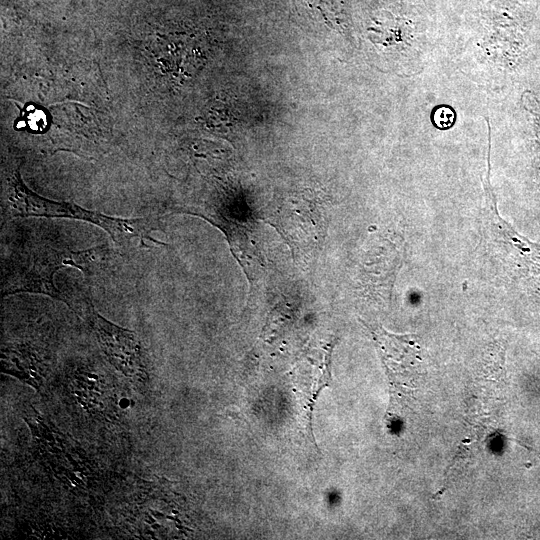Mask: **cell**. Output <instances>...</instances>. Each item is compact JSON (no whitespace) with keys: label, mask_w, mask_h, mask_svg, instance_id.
<instances>
[{"label":"cell","mask_w":540,"mask_h":540,"mask_svg":"<svg viewBox=\"0 0 540 540\" xmlns=\"http://www.w3.org/2000/svg\"><path fill=\"white\" fill-rule=\"evenodd\" d=\"M2 363L3 371L39 389L43 382L44 369L37 354L29 347L3 350Z\"/></svg>","instance_id":"6"},{"label":"cell","mask_w":540,"mask_h":540,"mask_svg":"<svg viewBox=\"0 0 540 540\" xmlns=\"http://www.w3.org/2000/svg\"><path fill=\"white\" fill-rule=\"evenodd\" d=\"M2 215L5 220L16 217H46L89 222L105 230L115 243L123 247L135 239L146 248L149 247V242L165 245L151 235L159 223L156 217H112L87 210L75 203L47 199L34 193L23 183L18 169L6 179Z\"/></svg>","instance_id":"2"},{"label":"cell","mask_w":540,"mask_h":540,"mask_svg":"<svg viewBox=\"0 0 540 540\" xmlns=\"http://www.w3.org/2000/svg\"><path fill=\"white\" fill-rule=\"evenodd\" d=\"M307 5L317 10L326 25L343 32L348 27V2L350 0H305Z\"/></svg>","instance_id":"7"},{"label":"cell","mask_w":540,"mask_h":540,"mask_svg":"<svg viewBox=\"0 0 540 540\" xmlns=\"http://www.w3.org/2000/svg\"><path fill=\"white\" fill-rule=\"evenodd\" d=\"M169 504L167 496L161 498L157 495V489H149L147 496L135 497L128 518L141 534L157 538L158 535H165L168 532L166 527L176 520L173 513L177 511Z\"/></svg>","instance_id":"5"},{"label":"cell","mask_w":540,"mask_h":540,"mask_svg":"<svg viewBox=\"0 0 540 540\" xmlns=\"http://www.w3.org/2000/svg\"><path fill=\"white\" fill-rule=\"evenodd\" d=\"M381 354L391 385V400L400 393L401 386L407 385L404 375L417 365L421 358L420 349L410 335L388 333L382 327H369Z\"/></svg>","instance_id":"4"},{"label":"cell","mask_w":540,"mask_h":540,"mask_svg":"<svg viewBox=\"0 0 540 540\" xmlns=\"http://www.w3.org/2000/svg\"><path fill=\"white\" fill-rule=\"evenodd\" d=\"M109 260L107 245L79 251L61 249L44 242L23 246L7 262L1 293L3 297L17 293L43 294L64 302L73 310L72 302L54 283L57 271L74 267L90 280L100 274Z\"/></svg>","instance_id":"1"},{"label":"cell","mask_w":540,"mask_h":540,"mask_svg":"<svg viewBox=\"0 0 540 540\" xmlns=\"http://www.w3.org/2000/svg\"><path fill=\"white\" fill-rule=\"evenodd\" d=\"M85 304V317L108 361L128 377L141 376L144 366L141 345L136 334L104 318L89 298L85 299Z\"/></svg>","instance_id":"3"},{"label":"cell","mask_w":540,"mask_h":540,"mask_svg":"<svg viewBox=\"0 0 540 540\" xmlns=\"http://www.w3.org/2000/svg\"><path fill=\"white\" fill-rule=\"evenodd\" d=\"M456 119L454 110L446 105L436 107L432 113L433 124L439 129H448Z\"/></svg>","instance_id":"8"}]
</instances>
